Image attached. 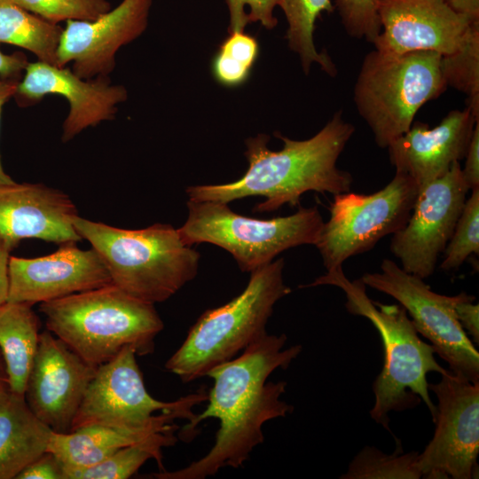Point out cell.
Returning <instances> with one entry per match:
<instances>
[{"mask_svg":"<svg viewBox=\"0 0 479 479\" xmlns=\"http://www.w3.org/2000/svg\"><path fill=\"white\" fill-rule=\"evenodd\" d=\"M285 334H265L234 358L208 372L214 383L204 411L189 421L179 433L182 440L195 436V428L204 420H219L215 444L201 459L184 468L162 470L149 475L157 479H204L221 468H238L263 442L265 422L286 417L294 406L280 399L287 382L268 381L277 369H287L302 352L301 345L285 348Z\"/></svg>","mask_w":479,"mask_h":479,"instance_id":"1","label":"cell"},{"mask_svg":"<svg viewBox=\"0 0 479 479\" xmlns=\"http://www.w3.org/2000/svg\"><path fill=\"white\" fill-rule=\"evenodd\" d=\"M354 133V125L339 110L308 139L294 140L275 132L283 142L279 151L268 147L266 134L249 137L246 140V173L231 183L189 186L188 200L229 203L261 196L264 200L253 212L265 213L285 204L299 205L302 195L310 191L333 195L349 192L353 177L337 167V161Z\"/></svg>","mask_w":479,"mask_h":479,"instance_id":"2","label":"cell"},{"mask_svg":"<svg viewBox=\"0 0 479 479\" xmlns=\"http://www.w3.org/2000/svg\"><path fill=\"white\" fill-rule=\"evenodd\" d=\"M334 286L345 294V308L355 316L367 318L378 331L384 351L383 366L373 384L374 403L371 418L390 431L389 412L416 406L422 400L433 420L436 407L430 398L427 374H443L430 343L420 339L406 310L400 304H383L371 300L360 280H350L339 267L300 287Z\"/></svg>","mask_w":479,"mask_h":479,"instance_id":"3","label":"cell"},{"mask_svg":"<svg viewBox=\"0 0 479 479\" xmlns=\"http://www.w3.org/2000/svg\"><path fill=\"white\" fill-rule=\"evenodd\" d=\"M47 330L98 368L125 347L151 354L163 322L154 304L112 284L41 302Z\"/></svg>","mask_w":479,"mask_h":479,"instance_id":"4","label":"cell"},{"mask_svg":"<svg viewBox=\"0 0 479 479\" xmlns=\"http://www.w3.org/2000/svg\"><path fill=\"white\" fill-rule=\"evenodd\" d=\"M74 225L100 255L112 283L138 299L164 302L198 273L199 252L171 224L128 230L77 216Z\"/></svg>","mask_w":479,"mask_h":479,"instance_id":"5","label":"cell"},{"mask_svg":"<svg viewBox=\"0 0 479 479\" xmlns=\"http://www.w3.org/2000/svg\"><path fill=\"white\" fill-rule=\"evenodd\" d=\"M283 258L250 272L245 289L229 302L203 312L165 368L187 383L242 352L265 334L278 301L291 293Z\"/></svg>","mask_w":479,"mask_h":479,"instance_id":"6","label":"cell"},{"mask_svg":"<svg viewBox=\"0 0 479 479\" xmlns=\"http://www.w3.org/2000/svg\"><path fill=\"white\" fill-rule=\"evenodd\" d=\"M441 59L434 51L396 55L375 49L365 56L353 100L379 147L407 132L420 107L445 90Z\"/></svg>","mask_w":479,"mask_h":479,"instance_id":"7","label":"cell"},{"mask_svg":"<svg viewBox=\"0 0 479 479\" xmlns=\"http://www.w3.org/2000/svg\"><path fill=\"white\" fill-rule=\"evenodd\" d=\"M188 216L178 228L187 246L210 243L229 252L242 271L251 272L272 262L281 252L314 245L324 220L318 208H302L287 216L257 219L232 210L228 203L186 202Z\"/></svg>","mask_w":479,"mask_h":479,"instance_id":"8","label":"cell"},{"mask_svg":"<svg viewBox=\"0 0 479 479\" xmlns=\"http://www.w3.org/2000/svg\"><path fill=\"white\" fill-rule=\"evenodd\" d=\"M136 356L133 348L125 347L97 368L70 431L90 425L162 427L175 419L191 421L195 417L193 407L208 399L205 389L175 401L157 400L145 386Z\"/></svg>","mask_w":479,"mask_h":479,"instance_id":"9","label":"cell"},{"mask_svg":"<svg viewBox=\"0 0 479 479\" xmlns=\"http://www.w3.org/2000/svg\"><path fill=\"white\" fill-rule=\"evenodd\" d=\"M419 191L411 177L396 171L388 185L373 193L334 195L330 217L315 244L326 271L342 267L348 258L371 250L382 238L400 231Z\"/></svg>","mask_w":479,"mask_h":479,"instance_id":"10","label":"cell"},{"mask_svg":"<svg viewBox=\"0 0 479 479\" xmlns=\"http://www.w3.org/2000/svg\"><path fill=\"white\" fill-rule=\"evenodd\" d=\"M360 280L399 302L417 332L429 341L452 373L479 382V352L455 314L459 294H437L423 279L406 272L388 258L382 260L379 271L365 273Z\"/></svg>","mask_w":479,"mask_h":479,"instance_id":"11","label":"cell"},{"mask_svg":"<svg viewBox=\"0 0 479 479\" xmlns=\"http://www.w3.org/2000/svg\"><path fill=\"white\" fill-rule=\"evenodd\" d=\"M428 384L437 399L435 433L417 467L421 478H477L479 454V382L447 369Z\"/></svg>","mask_w":479,"mask_h":479,"instance_id":"12","label":"cell"},{"mask_svg":"<svg viewBox=\"0 0 479 479\" xmlns=\"http://www.w3.org/2000/svg\"><path fill=\"white\" fill-rule=\"evenodd\" d=\"M468 192L459 161L420 189L407 223L392 235L389 246L404 271L423 279L434 273Z\"/></svg>","mask_w":479,"mask_h":479,"instance_id":"13","label":"cell"},{"mask_svg":"<svg viewBox=\"0 0 479 479\" xmlns=\"http://www.w3.org/2000/svg\"><path fill=\"white\" fill-rule=\"evenodd\" d=\"M96 370L51 332H42L24 395L28 407L53 432H70Z\"/></svg>","mask_w":479,"mask_h":479,"instance_id":"14","label":"cell"},{"mask_svg":"<svg viewBox=\"0 0 479 479\" xmlns=\"http://www.w3.org/2000/svg\"><path fill=\"white\" fill-rule=\"evenodd\" d=\"M153 0H122L94 20H67L57 49V66L72 62L83 79L107 76L119 49L146 28Z\"/></svg>","mask_w":479,"mask_h":479,"instance_id":"15","label":"cell"},{"mask_svg":"<svg viewBox=\"0 0 479 479\" xmlns=\"http://www.w3.org/2000/svg\"><path fill=\"white\" fill-rule=\"evenodd\" d=\"M8 276L7 302L31 305L112 284L98 252L82 250L76 243L41 257L10 256Z\"/></svg>","mask_w":479,"mask_h":479,"instance_id":"16","label":"cell"},{"mask_svg":"<svg viewBox=\"0 0 479 479\" xmlns=\"http://www.w3.org/2000/svg\"><path fill=\"white\" fill-rule=\"evenodd\" d=\"M377 11L381 28L373 42L375 50L396 55L450 54L461 44L472 23L445 0H378Z\"/></svg>","mask_w":479,"mask_h":479,"instance_id":"17","label":"cell"},{"mask_svg":"<svg viewBox=\"0 0 479 479\" xmlns=\"http://www.w3.org/2000/svg\"><path fill=\"white\" fill-rule=\"evenodd\" d=\"M16 94L29 102L50 94L67 98L69 112L63 122V142L70 141L89 127L112 120L117 106L128 97L125 87L112 84L107 76L83 79L70 68L40 60L27 63Z\"/></svg>","mask_w":479,"mask_h":479,"instance_id":"18","label":"cell"},{"mask_svg":"<svg viewBox=\"0 0 479 479\" xmlns=\"http://www.w3.org/2000/svg\"><path fill=\"white\" fill-rule=\"evenodd\" d=\"M75 203L64 192L43 184L0 185V240L10 249L35 238L63 245L82 240L74 221Z\"/></svg>","mask_w":479,"mask_h":479,"instance_id":"19","label":"cell"},{"mask_svg":"<svg viewBox=\"0 0 479 479\" xmlns=\"http://www.w3.org/2000/svg\"><path fill=\"white\" fill-rule=\"evenodd\" d=\"M477 121L466 107L452 110L432 129L425 122H412L407 132L387 147L389 162L420 190L464 159Z\"/></svg>","mask_w":479,"mask_h":479,"instance_id":"20","label":"cell"},{"mask_svg":"<svg viewBox=\"0 0 479 479\" xmlns=\"http://www.w3.org/2000/svg\"><path fill=\"white\" fill-rule=\"evenodd\" d=\"M52 430L11 391L0 402V479H16L47 451Z\"/></svg>","mask_w":479,"mask_h":479,"instance_id":"21","label":"cell"},{"mask_svg":"<svg viewBox=\"0 0 479 479\" xmlns=\"http://www.w3.org/2000/svg\"><path fill=\"white\" fill-rule=\"evenodd\" d=\"M177 428L173 424L141 428L90 425L67 433L52 431L47 451L62 462L66 479L68 471L97 464L153 433Z\"/></svg>","mask_w":479,"mask_h":479,"instance_id":"22","label":"cell"},{"mask_svg":"<svg viewBox=\"0 0 479 479\" xmlns=\"http://www.w3.org/2000/svg\"><path fill=\"white\" fill-rule=\"evenodd\" d=\"M39 319L32 305L6 302L0 307V352L12 393L24 396L39 343Z\"/></svg>","mask_w":479,"mask_h":479,"instance_id":"23","label":"cell"},{"mask_svg":"<svg viewBox=\"0 0 479 479\" xmlns=\"http://www.w3.org/2000/svg\"><path fill=\"white\" fill-rule=\"evenodd\" d=\"M62 29L26 11L13 0H0V43L26 49L38 60L57 66Z\"/></svg>","mask_w":479,"mask_h":479,"instance_id":"24","label":"cell"},{"mask_svg":"<svg viewBox=\"0 0 479 479\" xmlns=\"http://www.w3.org/2000/svg\"><path fill=\"white\" fill-rule=\"evenodd\" d=\"M176 428L158 431L134 444L124 446L106 459L90 467L68 471L66 479H127L149 459H153L160 471L162 448L174 445Z\"/></svg>","mask_w":479,"mask_h":479,"instance_id":"25","label":"cell"},{"mask_svg":"<svg viewBox=\"0 0 479 479\" xmlns=\"http://www.w3.org/2000/svg\"><path fill=\"white\" fill-rule=\"evenodd\" d=\"M287 20L286 38L289 48L298 54L305 74L312 64H318L327 75L334 76L337 69L332 59L318 52L314 44L315 22L322 12H333L331 0H281L279 5Z\"/></svg>","mask_w":479,"mask_h":479,"instance_id":"26","label":"cell"},{"mask_svg":"<svg viewBox=\"0 0 479 479\" xmlns=\"http://www.w3.org/2000/svg\"><path fill=\"white\" fill-rule=\"evenodd\" d=\"M441 70L447 87L466 96V107L479 118V21L472 22L459 48L442 56Z\"/></svg>","mask_w":479,"mask_h":479,"instance_id":"27","label":"cell"},{"mask_svg":"<svg viewBox=\"0 0 479 479\" xmlns=\"http://www.w3.org/2000/svg\"><path fill=\"white\" fill-rule=\"evenodd\" d=\"M396 450L386 453L373 446L364 447L350 461L341 479H420L419 452L404 453L400 441Z\"/></svg>","mask_w":479,"mask_h":479,"instance_id":"28","label":"cell"},{"mask_svg":"<svg viewBox=\"0 0 479 479\" xmlns=\"http://www.w3.org/2000/svg\"><path fill=\"white\" fill-rule=\"evenodd\" d=\"M259 46L256 39L244 32L230 33L220 45L212 62L216 80L229 87L243 83L256 60Z\"/></svg>","mask_w":479,"mask_h":479,"instance_id":"29","label":"cell"},{"mask_svg":"<svg viewBox=\"0 0 479 479\" xmlns=\"http://www.w3.org/2000/svg\"><path fill=\"white\" fill-rule=\"evenodd\" d=\"M453 233L443 254L441 270H458L471 255L479 254V187L470 190Z\"/></svg>","mask_w":479,"mask_h":479,"instance_id":"30","label":"cell"},{"mask_svg":"<svg viewBox=\"0 0 479 479\" xmlns=\"http://www.w3.org/2000/svg\"><path fill=\"white\" fill-rule=\"evenodd\" d=\"M26 11L57 24L63 20H94L112 9L107 0H13Z\"/></svg>","mask_w":479,"mask_h":479,"instance_id":"31","label":"cell"},{"mask_svg":"<svg viewBox=\"0 0 479 479\" xmlns=\"http://www.w3.org/2000/svg\"><path fill=\"white\" fill-rule=\"evenodd\" d=\"M378 0H335L342 25L346 33L356 39L373 43L381 33L377 11Z\"/></svg>","mask_w":479,"mask_h":479,"instance_id":"32","label":"cell"},{"mask_svg":"<svg viewBox=\"0 0 479 479\" xmlns=\"http://www.w3.org/2000/svg\"><path fill=\"white\" fill-rule=\"evenodd\" d=\"M230 13L229 32H244L250 22H260L267 29L278 24L273 15L281 0H225Z\"/></svg>","mask_w":479,"mask_h":479,"instance_id":"33","label":"cell"},{"mask_svg":"<svg viewBox=\"0 0 479 479\" xmlns=\"http://www.w3.org/2000/svg\"><path fill=\"white\" fill-rule=\"evenodd\" d=\"M16 479H65L62 462L46 451L27 466Z\"/></svg>","mask_w":479,"mask_h":479,"instance_id":"34","label":"cell"},{"mask_svg":"<svg viewBox=\"0 0 479 479\" xmlns=\"http://www.w3.org/2000/svg\"><path fill=\"white\" fill-rule=\"evenodd\" d=\"M475 297L465 292L459 293L455 304L457 319L467 334L473 338L474 342L479 343V305L475 303Z\"/></svg>","mask_w":479,"mask_h":479,"instance_id":"35","label":"cell"},{"mask_svg":"<svg viewBox=\"0 0 479 479\" xmlns=\"http://www.w3.org/2000/svg\"><path fill=\"white\" fill-rule=\"evenodd\" d=\"M465 165L461 169L463 178L469 191L479 187V121L474 128L466 153Z\"/></svg>","mask_w":479,"mask_h":479,"instance_id":"36","label":"cell"},{"mask_svg":"<svg viewBox=\"0 0 479 479\" xmlns=\"http://www.w3.org/2000/svg\"><path fill=\"white\" fill-rule=\"evenodd\" d=\"M27 61L25 56L20 54H5L0 51V75L11 77L25 70Z\"/></svg>","mask_w":479,"mask_h":479,"instance_id":"37","label":"cell"},{"mask_svg":"<svg viewBox=\"0 0 479 479\" xmlns=\"http://www.w3.org/2000/svg\"><path fill=\"white\" fill-rule=\"evenodd\" d=\"M17 82L0 80V120L2 109L6 101L16 94ZM15 181L4 171L0 159V185H10Z\"/></svg>","mask_w":479,"mask_h":479,"instance_id":"38","label":"cell"},{"mask_svg":"<svg viewBox=\"0 0 479 479\" xmlns=\"http://www.w3.org/2000/svg\"><path fill=\"white\" fill-rule=\"evenodd\" d=\"M11 250L0 240V307L7 302L9 291L8 264Z\"/></svg>","mask_w":479,"mask_h":479,"instance_id":"39","label":"cell"},{"mask_svg":"<svg viewBox=\"0 0 479 479\" xmlns=\"http://www.w3.org/2000/svg\"><path fill=\"white\" fill-rule=\"evenodd\" d=\"M456 12L466 16L472 22L479 21V0H445Z\"/></svg>","mask_w":479,"mask_h":479,"instance_id":"40","label":"cell"},{"mask_svg":"<svg viewBox=\"0 0 479 479\" xmlns=\"http://www.w3.org/2000/svg\"><path fill=\"white\" fill-rule=\"evenodd\" d=\"M10 392L4 362L0 352V402Z\"/></svg>","mask_w":479,"mask_h":479,"instance_id":"41","label":"cell"}]
</instances>
